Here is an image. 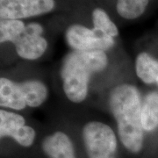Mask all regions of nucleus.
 <instances>
[{"mask_svg": "<svg viewBox=\"0 0 158 158\" xmlns=\"http://www.w3.org/2000/svg\"><path fill=\"white\" fill-rule=\"evenodd\" d=\"M108 104L121 143L130 152L139 153L143 146L144 129L142 100L138 89L129 84L118 85L110 91Z\"/></svg>", "mask_w": 158, "mask_h": 158, "instance_id": "f257e3e1", "label": "nucleus"}, {"mask_svg": "<svg viewBox=\"0 0 158 158\" xmlns=\"http://www.w3.org/2000/svg\"><path fill=\"white\" fill-rule=\"evenodd\" d=\"M107 64L104 51L69 52L61 67L62 88L69 100L76 104L84 101L88 95L91 76L103 71Z\"/></svg>", "mask_w": 158, "mask_h": 158, "instance_id": "f03ea898", "label": "nucleus"}, {"mask_svg": "<svg viewBox=\"0 0 158 158\" xmlns=\"http://www.w3.org/2000/svg\"><path fill=\"white\" fill-rule=\"evenodd\" d=\"M82 135L89 158H116L117 138L108 125L90 121L83 127Z\"/></svg>", "mask_w": 158, "mask_h": 158, "instance_id": "7ed1b4c3", "label": "nucleus"}, {"mask_svg": "<svg viewBox=\"0 0 158 158\" xmlns=\"http://www.w3.org/2000/svg\"><path fill=\"white\" fill-rule=\"evenodd\" d=\"M68 45L77 51H106L115 45L114 38L95 28H87L82 25H72L65 33Z\"/></svg>", "mask_w": 158, "mask_h": 158, "instance_id": "20e7f679", "label": "nucleus"}, {"mask_svg": "<svg viewBox=\"0 0 158 158\" xmlns=\"http://www.w3.org/2000/svg\"><path fill=\"white\" fill-rule=\"evenodd\" d=\"M43 31L44 29L39 23L27 24L25 30L11 42L18 56L28 61L37 60L42 56L48 48V41L42 36Z\"/></svg>", "mask_w": 158, "mask_h": 158, "instance_id": "39448f33", "label": "nucleus"}, {"mask_svg": "<svg viewBox=\"0 0 158 158\" xmlns=\"http://www.w3.org/2000/svg\"><path fill=\"white\" fill-rule=\"evenodd\" d=\"M55 6V0H0V18L20 20L50 12Z\"/></svg>", "mask_w": 158, "mask_h": 158, "instance_id": "423d86ee", "label": "nucleus"}, {"mask_svg": "<svg viewBox=\"0 0 158 158\" xmlns=\"http://www.w3.org/2000/svg\"><path fill=\"white\" fill-rule=\"evenodd\" d=\"M0 137H11L22 147H30L34 143L36 133L32 127L26 125V119L19 113L0 111Z\"/></svg>", "mask_w": 158, "mask_h": 158, "instance_id": "0eeeda50", "label": "nucleus"}, {"mask_svg": "<svg viewBox=\"0 0 158 158\" xmlns=\"http://www.w3.org/2000/svg\"><path fill=\"white\" fill-rule=\"evenodd\" d=\"M42 149L48 158H76L72 141L61 131L47 136L42 141Z\"/></svg>", "mask_w": 158, "mask_h": 158, "instance_id": "6e6552de", "label": "nucleus"}, {"mask_svg": "<svg viewBox=\"0 0 158 158\" xmlns=\"http://www.w3.org/2000/svg\"><path fill=\"white\" fill-rule=\"evenodd\" d=\"M0 106L16 111L23 110L27 106L18 83L6 77H1Z\"/></svg>", "mask_w": 158, "mask_h": 158, "instance_id": "1a4fd4ad", "label": "nucleus"}, {"mask_svg": "<svg viewBox=\"0 0 158 158\" xmlns=\"http://www.w3.org/2000/svg\"><path fill=\"white\" fill-rule=\"evenodd\" d=\"M18 85L29 107H39L46 101L48 90L42 82L39 80H26L18 83Z\"/></svg>", "mask_w": 158, "mask_h": 158, "instance_id": "9d476101", "label": "nucleus"}, {"mask_svg": "<svg viewBox=\"0 0 158 158\" xmlns=\"http://www.w3.org/2000/svg\"><path fill=\"white\" fill-rule=\"evenodd\" d=\"M137 77L147 85H158V60L146 52L139 54L135 59Z\"/></svg>", "mask_w": 158, "mask_h": 158, "instance_id": "9b49d317", "label": "nucleus"}, {"mask_svg": "<svg viewBox=\"0 0 158 158\" xmlns=\"http://www.w3.org/2000/svg\"><path fill=\"white\" fill-rule=\"evenodd\" d=\"M141 119L144 131L151 132L158 127V91L148 93L143 99Z\"/></svg>", "mask_w": 158, "mask_h": 158, "instance_id": "f8f14e48", "label": "nucleus"}, {"mask_svg": "<svg viewBox=\"0 0 158 158\" xmlns=\"http://www.w3.org/2000/svg\"><path fill=\"white\" fill-rule=\"evenodd\" d=\"M149 0H117L118 13L126 19H135L144 13Z\"/></svg>", "mask_w": 158, "mask_h": 158, "instance_id": "ddd939ff", "label": "nucleus"}, {"mask_svg": "<svg viewBox=\"0 0 158 158\" xmlns=\"http://www.w3.org/2000/svg\"><path fill=\"white\" fill-rule=\"evenodd\" d=\"M92 21L94 27L109 36L115 38L118 34V27L101 8H96L92 11Z\"/></svg>", "mask_w": 158, "mask_h": 158, "instance_id": "4468645a", "label": "nucleus"}, {"mask_svg": "<svg viewBox=\"0 0 158 158\" xmlns=\"http://www.w3.org/2000/svg\"><path fill=\"white\" fill-rule=\"evenodd\" d=\"M25 23L17 19H1L0 21V42H12L26 28Z\"/></svg>", "mask_w": 158, "mask_h": 158, "instance_id": "2eb2a0df", "label": "nucleus"}]
</instances>
